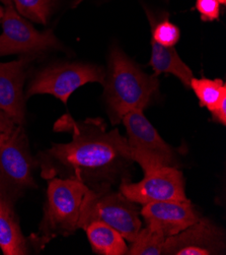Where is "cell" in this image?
Returning <instances> with one entry per match:
<instances>
[{
	"label": "cell",
	"mask_w": 226,
	"mask_h": 255,
	"mask_svg": "<svg viewBox=\"0 0 226 255\" xmlns=\"http://www.w3.org/2000/svg\"><path fill=\"white\" fill-rule=\"evenodd\" d=\"M17 12L29 19L46 24L57 0H12Z\"/></svg>",
	"instance_id": "ac0fdd59"
},
{
	"label": "cell",
	"mask_w": 226,
	"mask_h": 255,
	"mask_svg": "<svg viewBox=\"0 0 226 255\" xmlns=\"http://www.w3.org/2000/svg\"><path fill=\"white\" fill-rule=\"evenodd\" d=\"M35 58L34 55H23L11 62H0V110L16 125H23L26 121L27 99L23 94V85L27 70Z\"/></svg>",
	"instance_id": "8fae6325"
},
{
	"label": "cell",
	"mask_w": 226,
	"mask_h": 255,
	"mask_svg": "<svg viewBox=\"0 0 226 255\" xmlns=\"http://www.w3.org/2000/svg\"><path fill=\"white\" fill-rule=\"evenodd\" d=\"M190 88L197 96L200 106L207 108L210 113L219 105L221 100L226 97V85L220 79L193 78Z\"/></svg>",
	"instance_id": "2e32d148"
},
{
	"label": "cell",
	"mask_w": 226,
	"mask_h": 255,
	"mask_svg": "<svg viewBox=\"0 0 226 255\" xmlns=\"http://www.w3.org/2000/svg\"><path fill=\"white\" fill-rule=\"evenodd\" d=\"M88 189L84 183L72 178H49L44 216L39 231L31 236L35 247L41 250L53 239L76 232L83 197Z\"/></svg>",
	"instance_id": "3957f363"
},
{
	"label": "cell",
	"mask_w": 226,
	"mask_h": 255,
	"mask_svg": "<svg viewBox=\"0 0 226 255\" xmlns=\"http://www.w3.org/2000/svg\"><path fill=\"white\" fill-rule=\"evenodd\" d=\"M137 203L120 191L113 189L94 191L88 189L83 197L78 221V229L93 223L102 222L117 230L125 240L134 241L142 228Z\"/></svg>",
	"instance_id": "277c9868"
},
{
	"label": "cell",
	"mask_w": 226,
	"mask_h": 255,
	"mask_svg": "<svg viewBox=\"0 0 226 255\" xmlns=\"http://www.w3.org/2000/svg\"><path fill=\"white\" fill-rule=\"evenodd\" d=\"M218 1L220 2V4H223V5L226 4V0H218Z\"/></svg>",
	"instance_id": "d4e9b609"
},
{
	"label": "cell",
	"mask_w": 226,
	"mask_h": 255,
	"mask_svg": "<svg viewBox=\"0 0 226 255\" xmlns=\"http://www.w3.org/2000/svg\"><path fill=\"white\" fill-rule=\"evenodd\" d=\"M213 121L222 125L226 124V97L221 100L219 105L211 112Z\"/></svg>",
	"instance_id": "44dd1931"
},
{
	"label": "cell",
	"mask_w": 226,
	"mask_h": 255,
	"mask_svg": "<svg viewBox=\"0 0 226 255\" xmlns=\"http://www.w3.org/2000/svg\"><path fill=\"white\" fill-rule=\"evenodd\" d=\"M0 3L4 6H13L12 0H0Z\"/></svg>",
	"instance_id": "603a6c76"
},
{
	"label": "cell",
	"mask_w": 226,
	"mask_h": 255,
	"mask_svg": "<svg viewBox=\"0 0 226 255\" xmlns=\"http://www.w3.org/2000/svg\"><path fill=\"white\" fill-rule=\"evenodd\" d=\"M91 249L102 255L128 254L129 247L124 237L114 228L102 222H93L85 228Z\"/></svg>",
	"instance_id": "9a60e30c"
},
{
	"label": "cell",
	"mask_w": 226,
	"mask_h": 255,
	"mask_svg": "<svg viewBox=\"0 0 226 255\" xmlns=\"http://www.w3.org/2000/svg\"><path fill=\"white\" fill-rule=\"evenodd\" d=\"M3 12H4V7H3L1 4H0V21H1V18H2Z\"/></svg>",
	"instance_id": "cb8c5ba5"
},
{
	"label": "cell",
	"mask_w": 226,
	"mask_h": 255,
	"mask_svg": "<svg viewBox=\"0 0 226 255\" xmlns=\"http://www.w3.org/2000/svg\"><path fill=\"white\" fill-rule=\"evenodd\" d=\"M14 121L6 115L2 110H0V135L12 130L15 127Z\"/></svg>",
	"instance_id": "7402d4cb"
},
{
	"label": "cell",
	"mask_w": 226,
	"mask_h": 255,
	"mask_svg": "<svg viewBox=\"0 0 226 255\" xmlns=\"http://www.w3.org/2000/svg\"><path fill=\"white\" fill-rule=\"evenodd\" d=\"M165 238L152 231L147 226L141 229L129 248L131 255H160Z\"/></svg>",
	"instance_id": "e0dca14e"
},
{
	"label": "cell",
	"mask_w": 226,
	"mask_h": 255,
	"mask_svg": "<svg viewBox=\"0 0 226 255\" xmlns=\"http://www.w3.org/2000/svg\"><path fill=\"white\" fill-rule=\"evenodd\" d=\"M0 23L2 25L0 56L12 54L37 56L61 48L60 41L51 30L39 32L28 20L21 17L13 6H4Z\"/></svg>",
	"instance_id": "ba28073f"
},
{
	"label": "cell",
	"mask_w": 226,
	"mask_h": 255,
	"mask_svg": "<svg viewBox=\"0 0 226 255\" xmlns=\"http://www.w3.org/2000/svg\"><path fill=\"white\" fill-rule=\"evenodd\" d=\"M196 9L203 21L218 20L220 16V2L218 0H197Z\"/></svg>",
	"instance_id": "ffe728a7"
},
{
	"label": "cell",
	"mask_w": 226,
	"mask_h": 255,
	"mask_svg": "<svg viewBox=\"0 0 226 255\" xmlns=\"http://www.w3.org/2000/svg\"><path fill=\"white\" fill-rule=\"evenodd\" d=\"M104 68L87 63H57L42 69L31 82L26 99L34 95H52L67 105L69 97L88 83L104 84Z\"/></svg>",
	"instance_id": "52a82bcc"
},
{
	"label": "cell",
	"mask_w": 226,
	"mask_h": 255,
	"mask_svg": "<svg viewBox=\"0 0 226 255\" xmlns=\"http://www.w3.org/2000/svg\"><path fill=\"white\" fill-rule=\"evenodd\" d=\"M148 18L150 20L152 30V39L157 44L164 47H173L181 39V30L168 20L167 17L162 19L161 21H155V18L150 14L148 10H146Z\"/></svg>",
	"instance_id": "d6986e66"
},
{
	"label": "cell",
	"mask_w": 226,
	"mask_h": 255,
	"mask_svg": "<svg viewBox=\"0 0 226 255\" xmlns=\"http://www.w3.org/2000/svg\"><path fill=\"white\" fill-rule=\"evenodd\" d=\"M55 130L72 134L68 143H53L39 164L43 176L72 178L89 189L103 191L130 179L135 163L128 141L118 129L108 130L102 118L74 121L68 114L55 124Z\"/></svg>",
	"instance_id": "6da1fadb"
},
{
	"label": "cell",
	"mask_w": 226,
	"mask_h": 255,
	"mask_svg": "<svg viewBox=\"0 0 226 255\" xmlns=\"http://www.w3.org/2000/svg\"><path fill=\"white\" fill-rule=\"evenodd\" d=\"M105 101L112 124H118L131 111H143L157 92V76L143 72L123 51L113 48L109 56Z\"/></svg>",
	"instance_id": "7a4b0ae2"
},
{
	"label": "cell",
	"mask_w": 226,
	"mask_h": 255,
	"mask_svg": "<svg viewBox=\"0 0 226 255\" xmlns=\"http://www.w3.org/2000/svg\"><path fill=\"white\" fill-rule=\"evenodd\" d=\"M0 248L4 255L28 254L27 240L23 237L13 202L0 192Z\"/></svg>",
	"instance_id": "4fadbf2b"
},
{
	"label": "cell",
	"mask_w": 226,
	"mask_h": 255,
	"mask_svg": "<svg viewBox=\"0 0 226 255\" xmlns=\"http://www.w3.org/2000/svg\"><path fill=\"white\" fill-rule=\"evenodd\" d=\"M119 191L137 205L157 201H185V179L175 167H160L145 174L138 183L130 179L120 182Z\"/></svg>",
	"instance_id": "9c48e42d"
},
{
	"label": "cell",
	"mask_w": 226,
	"mask_h": 255,
	"mask_svg": "<svg viewBox=\"0 0 226 255\" xmlns=\"http://www.w3.org/2000/svg\"><path fill=\"white\" fill-rule=\"evenodd\" d=\"M149 65L154 75L168 73L178 78L186 88H190L193 76L191 68L181 59L173 47H164L151 40V57Z\"/></svg>",
	"instance_id": "5bb4252c"
},
{
	"label": "cell",
	"mask_w": 226,
	"mask_h": 255,
	"mask_svg": "<svg viewBox=\"0 0 226 255\" xmlns=\"http://www.w3.org/2000/svg\"><path fill=\"white\" fill-rule=\"evenodd\" d=\"M225 251V234L208 219L200 218L184 231L165 239L162 254L213 255Z\"/></svg>",
	"instance_id": "30bf717a"
},
{
	"label": "cell",
	"mask_w": 226,
	"mask_h": 255,
	"mask_svg": "<svg viewBox=\"0 0 226 255\" xmlns=\"http://www.w3.org/2000/svg\"><path fill=\"white\" fill-rule=\"evenodd\" d=\"M39 165L31 155L22 125L0 135V192L14 201L29 188H36L34 171Z\"/></svg>",
	"instance_id": "5b68a950"
},
{
	"label": "cell",
	"mask_w": 226,
	"mask_h": 255,
	"mask_svg": "<svg viewBox=\"0 0 226 255\" xmlns=\"http://www.w3.org/2000/svg\"><path fill=\"white\" fill-rule=\"evenodd\" d=\"M140 215L148 228L165 239L184 231L201 218L189 199L147 203Z\"/></svg>",
	"instance_id": "7c38bea8"
},
{
	"label": "cell",
	"mask_w": 226,
	"mask_h": 255,
	"mask_svg": "<svg viewBox=\"0 0 226 255\" xmlns=\"http://www.w3.org/2000/svg\"><path fill=\"white\" fill-rule=\"evenodd\" d=\"M121 122L127 130L131 157L141 166L144 174L160 167L179 166L173 149L160 137L143 111H131Z\"/></svg>",
	"instance_id": "8992f818"
}]
</instances>
